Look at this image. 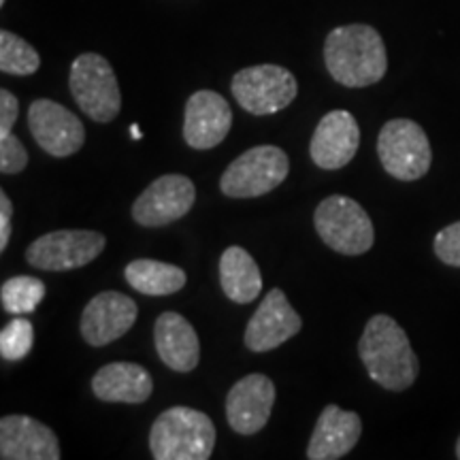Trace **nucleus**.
Here are the masks:
<instances>
[{"mask_svg": "<svg viewBox=\"0 0 460 460\" xmlns=\"http://www.w3.org/2000/svg\"><path fill=\"white\" fill-rule=\"evenodd\" d=\"M197 200V188L190 177L171 172L154 180L132 203V220L139 226L160 228L181 220Z\"/></svg>", "mask_w": 460, "mask_h": 460, "instance_id": "obj_10", "label": "nucleus"}, {"mask_svg": "<svg viewBox=\"0 0 460 460\" xmlns=\"http://www.w3.org/2000/svg\"><path fill=\"white\" fill-rule=\"evenodd\" d=\"M20 115V101L9 90H0V137L9 135Z\"/></svg>", "mask_w": 460, "mask_h": 460, "instance_id": "obj_28", "label": "nucleus"}, {"mask_svg": "<svg viewBox=\"0 0 460 460\" xmlns=\"http://www.w3.org/2000/svg\"><path fill=\"white\" fill-rule=\"evenodd\" d=\"M124 278L137 292L146 296H169L186 286V271L177 264L139 258L126 264Z\"/></svg>", "mask_w": 460, "mask_h": 460, "instance_id": "obj_22", "label": "nucleus"}, {"mask_svg": "<svg viewBox=\"0 0 460 460\" xmlns=\"http://www.w3.org/2000/svg\"><path fill=\"white\" fill-rule=\"evenodd\" d=\"M362 435V420L356 411H345L339 405H326L309 439V460L343 458L358 444Z\"/></svg>", "mask_w": 460, "mask_h": 460, "instance_id": "obj_18", "label": "nucleus"}, {"mask_svg": "<svg viewBox=\"0 0 460 460\" xmlns=\"http://www.w3.org/2000/svg\"><path fill=\"white\" fill-rule=\"evenodd\" d=\"M28 152L13 132L0 137V171L3 175H17L26 169Z\"/></svg>", "mask_w": 460, "mask_h": 460, "instance_id": "obj_26", "label": "nucleus"}, {"mask_svg": "<svg viewBox=\"0 0 460 460\" xmlns=\"http://www.w3.org/2000/svg\"><path fill=\"white\" fill-rule=\"evenodd\" d=\"M4 3H7V0H0V4H4Z\"/></svg>", "mask_w": 460, "mask_h": 460, "instance_id": "obj_32", "label": "nucleus"}, {"mask_svg": "<svg viewBox=\"0 0 460 460\" xmlns=\"http://www.w3.org/2000/svg\"><path fill=\"white\" fill-rule=\"evenodd\" d=\"M435 254L447 267L460 269V222L441 228L435 237Z\"/></svg>", "mask_w": 460, "mask_h": 460, "instance_id": "obj_27", "label": "nucleus"}, {"mask_svg": "<svg viewBox=\"0 0 460 460\" xmlns=\"http://www.w3.org/2000/svg\"><path fill=\"white\" fill-rule=\"evenodd\" d=\"M92 393L105 402L139 405L154 393V379L146 367L137 362H111L101 367L92 377Z\"/></svg>", "mask_w": 460, "mask_h": 460, "instance_id": "obj_20", "label": "nucleus"}, {"mask_svg": "<svg viewBox=\"0 0 460 460\" xmlns=\"http://www.w3.org/2000/svg\"><path fill=\"white\" fill-rule=\"evenodd\" d=\"M220 284L224 295L233 303L247 305L262 292L261 269L250 252L230 245L220 258Z\"/></svg>", "mask_w": 460, "mask_h": 460, "instance_id": "obj_21", "label": "nucleus"}, {"mask_svg": "<svg viewBox=\"0 0 460 460\" xmlns=\"http://www.w3.org/2000/svg\"><path fill=\"white\" fill-rule=\"evenodd\" d=\"M303 320L288 303L281 288H273L262 298L261 307L247 322L243 341L252 352H271L288 339L298 335Z\"/></svg>", "mask_w": 460, "mask_h": 460, "instance_id": "obj_13", "label": "nucleus"}, {"mask_svg": "<svg viewBox=\"0 0 460 460\" xmlns=\"http://www.w3.org/2000/svg\"><path fill=\"white\" fill-rule=\"evenodd\" d=\"M233 126L228 101L214 90L190 96L183 113V139L192 149H214L226 139Z\"/></svg>", "mask_w": 460, "mask_h": 460, "instance_id": "obj_15", "label": "nucleus"}, {"mask_svg": "<svg viewBox=\"0 0 460 460\" xmlns=\"http://www.w3.org/2000/svg\"><path fill=\"white\" fill-rule=\"evenodd\" d=\"M107 237L96 230H54L26 247V262L43 271H73L96 261Z\"/></svg>", "mask_w": 460, "mask_h": 460, "instance_id": "obj_9", "label": "nucleus"}, {"mask_svg": "<svg viewBox=\"0 0 460 460\" xmlns=\"http://www.w3.org/2000/svg\"><path fill=\"white\" fill-rule=\"evenodd\" d=\"M137 315L139 307L130 296L118 290H107L85 305L79 329L85 343L92 348H102L124 337L137 322Z\"/></svg>", "mask_w": 460, "mask_h": 460, "instance_id": "obj_14", "label": "nucleus"}, {"mask_svg": "<svg viewBox=\"0 0 460 460\" xmlns=\"http://www.w3.org/2000/svg\"><path fill=\"white\" fill-rule=\"evenodd\" d=\"M290 172V160L281 147L258 146L247 149L226 166L220 190L230 199H256L273 192Z\"/></svg>", "mask_w": 460, "mask_h": 460, "instance_id": "obj_5", "label": "nucleus"}, {"mask_svg": "<svg viewBox=\"0 0 460 460\" xmlns=\"http://www.w3.org/2000/svg\"><path fill=\"white\" fill-rule=\"evenodd\" d=\"M324 62L331 77L345 88H367L388 71L386 45L373 26H339L326 37Z\"/></svg>", "mask_w": 460, "mask_h": 460, "instance_id": "obj_2", "label": "nucleus"}, {"mask_svg": "<svg viewBox=\"0 0 460 460\" xmlns=\"http://www.w3.org/2000/svg\"><path fill=\"white\" fill-rule=\"evenodd\" d=\"M377 156L390 177L401 181H416L429 172L433 149L422 126L399 118L390 119L379 130Z\"/></svg>", "mask_w": 460, "mask_h": 460, "instance_id": "obj_6", "label": "nucleus"}, {"mask_svg": "<svg viewBox=\"0 0 460 460\" xmlns=\"http://www.w3.org/2000/svg\"><path fill=\"white\" fill-rule=\"evenodd\" d=\"M60 444L48 424L31 416L0 420V458L3 460H60Z\"/></svg>", "mask_w": 460, "mask_h": 460, "instance_id": "obj_17", "label": "nucleus"}, {"mask_svg": "<svg viewBox=\"0 0 460 460\" xmlns=\"http://www.w3.org/2000/svg\"><path fill=\"white\" fill-rule=\"evenodd\" d=\"M314 226L331 250L343 256L367 254L376 243L369 214L354 199L332 194L315 207Z\"/></svg>", "mask_w": 460, "mask_h": 460, "instance_id": "obj_4", "label": "nucleus"}, {"mask_svg": "<svg viewBox=\"0 0 460 460\" xmlns=\"http://www.w3.org/2000/svg\"><path fill=\"white\" fill-rule=\"evenodd\" d=\"M28 128L37 146L54 158L73 156L85 143L82 119L60 102L49 99L32 102L28 109Z\"/></svg>", "mask_w": 460, "mask_h": 460, "instance_id": "obj_11", "label": "nucleus"}, {"mask_svg": "<svg viewBox=\"0 0 460 460\" xmlns=\"http://www.w3.org/2000/svg\"><path fill=\"white\" fill-rule=\"evenodd\" d=\"M358 356L373 382L382 388L402 393L416 384L420 373L418 356L401 324L386 314L367 322L358 341Z\"/></svg>", "mask_w": 460, "mask_h": 460, "instance_id": "obj_1", "label": "nucleus"}, {"mask_svg": "<svg viewBox=\"0 0 460 460\" xmlns=\"http://www.w3.org/2000/svg\"><path fill=\"white\" fill-rule=\"evenodd\" d=\"M45 298V284L32 275H17L0 288V301L3 309L13 315L32 314Z\"/></svg>", "mask_w": 460, "mask_h": 460, "instance_id": "obj_23", "label": "nucleus"}, {"mask_svg": "<svg viewBox=\"0 0 460 460\" xmlns=\"http://www.w3.org/2000/svg\"><path fill=\"white\" fill-rule=\"evenodd\" d=\"M71 94L77 107L99 124L118 118L122 109V92L113 68L101 54H82L71 65Z\"/></svg>", "mask_w": 460, "mask_h": 460, "instance_id": "obj_7", "label": "nucleus"}, {"mask_svg": "<svg viewBox=\"0 0 460 460\" xmlns=\"http://www.w3.org/2000/svg\"><path fill=\"white\" fill-rule=\"evenodd\" d=\"M130 135H132V139H141V130H139V126H137V124H132L130 126Z\"/></svg>", "mask_w": 460, "mask_h": 460, "instance_id": "obj_30", "label": "nucleus"}, {"mask_svg": "<svg viewBox=\"0 0 460 460\" xmlns=\"http://www.w3.org/2000/svg\"><path fill=\"white\" fill-rule=\"evenodd\" d=\"M34 341V329L31 320L26 318H13L0 332V356L4 360H22L31 354Z\"/></svg>", "mask_w": 460, "mask_h": 460, "instance_id": "obj_25", "label": "nucleus"}, {"mask_svg": "<svg viewBox=\"0 0 460 460\" xmlns=\"http://www.w3.org/2000/svg\"><path fill=\"white\" fill-rule=\"evenodd\" d=\"M234 101L252 115H273L296 99L298 84L288 68L278 65L247 66L230 84Z\"/></svg>", "mask_w": 460, "mask_h": 460, "instance_id": "obj_8", "label": "nucleus"}, {"mask_svg": "<svg viewBox=\"0 0 460 460\" xmlns=\"http://www.w3.org/2000/svg\"><path fill=\"white\" fill-rule=\"evenodd\" d=\"M11 216H13V205L4 190H0V252L7 250L11 237Z\"/></svg>", "mask_w": 460, "mask_h": 460, "instance_id": "obj_29", "label": "nucleus"}, {"mask_svg": "<svg viewBox=\"0 0 460 460\" xmlns=\"http://www.w3.org/2000/svg\"><path fill=\"white\" fill-rule=\"evenodd\" d=\"M214 447V422L192 407H169L149 429V450L156 460H207Z\"/></svg>", "mask_w": 460, "mask_h": 460, "instance_id": "obj_3", "label": "nucleus"}, {"mask_svg": "<svg viewBox=\"0 0 460 460\" xmlns=\"http://www.w3.org/2000/svg\"><path fill=\"white\" fill-rule=\"evenodd\" d=\"M41 66V56L17 34L3 31L0 32V71L7 75H32Z\"/></svg>", "mask_w": 460, "mask_h": 460, "instance_id": "obj_24", "label": "nucleus"}, {"mask_svg": "<svg viewBox=\"0 0 460 460\" xmlns=\"http://www.w3.org/2000/svg\"><path fill=\"white\" fill-rule=\"evenodd\" d=\"M275 405V384L262 373L241 377L226 396V420L239 435H256L267 427Z\"/></svg>", "mask_w": 460, "mask_h": 460, "instance_id": "obj_12", "label": "nucleus"}, {"mask_svg": "<svg viewBox=\"0 0 460 460\" xmlns=\"http://www.w3.org/2000/svg\"><path fill=\"white\" fill-rule=\"evenodd\" d=\"M156 352L166 367L177 373H190L199 367L200 341L197 331L183 315L164 312L154 326Z\"/></svg>", "mask_w": 460, "mask_h": 460, "instance_id": "obj_19", "label": "nucleus"}, {"mask_svg": "<svg viewBox=\"0 0 460 460\" xmlns=\"http://www.w3.org/2000/svg\"><path fill=\"white\" fill-rule=\"evenodd\" d=\"M456 458L460 460V437H458V441H456Z\"/></svg>", "mask_w": 460, "mask_h": 460, "instance_id": "obj_31", "label": "nucleus"}, {"mask_svg": "<svg viewBox=\"0 0 460 460\" xmlns=\"http://www.w3.org/2000/svg\"><path fill=\"white\" fill-rule=\"evenodd\" d=\"M360 128L356 118L345 109L326 113L315 126L309 154L315 166L324 171H337L349 164L358 152Z\"/></svg>", "mask_w": 460, "mask_h": 460, "instance_id": "obj_16", "label": "nucleus"}]
</instances>
